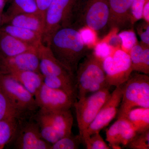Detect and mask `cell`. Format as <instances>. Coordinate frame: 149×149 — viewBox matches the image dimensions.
Listing matches in <instances>:
<instances>
[{"instance_id":"6da1fadb","label":"cell","mask_w":149,"mask_h":149,"mask_svg":"<svg viewBox=\"0 0 149 149\" xmlns=\"http://www.w3.org/2000/svg\"><path fill=\"white\" fill-rule=\"evenodd\" d=\"M47 45L58 61L74 74L89 49L84 45L78 29L73 27H62L57 30Z\"/></svg>"},{"instance_id":"7a4b0ae2","label":"cell","mask_w":149,"mask_h":149,"mask_svg":"<svg viewBox=\"0 0 149 149\" xmlns=\"http://www.w3.org/2000/svg\"><path fill=\"white\" fill-rule=\"evenodd\" d=\"M76 73V98L78 100L110 87L107 83L103 60L93 52L87 54L79 63Z\"/></svg>"},{"instance_id":"3957f363","label":"cell","mask_w":149,"mask_h":149,"mask_svg":"<svg viewBox=\"0 0 149 149\" xmlns=\"http://www.w3.org/2000/svg\"><path fill=\"white\" fill-rule=\"evenodd\" d=\"M149 108V77L148 74L131 73L125 82L118 118L125 117L130 110Z\"/></svg>"},{"instance_id":"277c9868","label":"cell","mask_w":149,"mask_h":149,"mask_svg":"<svg viewBox=\"0 0 149 149\" xmlns=\"http://www.w3.org/2000/svg\"><path fill=\"white\" fill-rule=\"evenodd\" d=\"M109 16L108 0H79L72 27L87 26L98 33L107 26Z\"/></svg>"},{"instance_id":"5b68a950","label":"cell","mask_w":149,"mask_h":149,"mask_svg":"<svg viewBox=\"0 0 149 149\" xmlns=\"http://www.w3.org/2000/svg\"><path fill=\"white\" fill-rule=\"evenodd\" d=\"M79 0H53L45 17L42 42L47 43L52 35L62 27H72Z\"/></svg>"},{"instance_id":"8992f818","label":"cell","mask_w":149,"mask_h":149,"mask_svg":"<svg viewBox=\"0 0 149 149\" xmlns=\"http://www.w3.org/2000/svg\"><path fill=\"white\" fill-rule=\"evenodd\" d=\"M0 91L15 108L28 118L39 109L35 97L9 74L0 72Z\"/></svg>"},{"instance_id":"52a82bcc","label":"cell","mask_w":149,"mask_h":149,"mask_svg":"<svg viewBox=\"0 0 149 149\" xmlns=\"http://www.w3.org/2000/svg\"><path fill=\"white\" fill-rule=\"evenodd\" d=\"M110 95L109 88H104L74 102L73 107L75 108L79 134L82 139Z\"/></svg>"},{"instance_id":"ba28073f","label":"cell","mask_w":149,"mask_h":149,"mask_svg":"<svg viewBox=\"0 0 149 149\" xmlns=\"http://www.w3.org/2000/svg\"><path fill=\"white\" fill-rule=\"evenodd\" d=\"M103 66L110 87L124 84L133 72L129 54L120 48L114 50L111 55L104 59Z\"/></svg>"},{"instance_id":"9c48e42d","label":"cell","mask_w":149,"mask_h":149,"mask_svg":"<svg viewBox=\"0 0 149 149\" xmlns=\"http://www.w3.org/2000/svg\"><path fill=\"white\" fill-rule=\"evenodd\" d=\"M125 83L116 87L114 91L111 94L109 98L104 104L95 118L83 134V142L84 139L93 133H100L117 115L122 100Z\"/></svg>"},{"instance_id":"30bf717a","label":"cell","mask_w":149,"mask_h":149,"mask_svg":"<svg viewBox=\"0 0 149 149\" xmlns=\"http://www.w3.org/2000/svg\"><path fill=\"white\" fill-rule=\"evenodd\" d=\"M28 118L19 123L13 138L15 148L18 149H50L51 144L41 136L38 123Z\"/></svg>"},{"instance_id":"8fae6325","label":"cell","mask_w":149,"mask_h":149,"mask_svg":"<svg viewBox=\"0 0 149 149\" xmlns=\"http://www.w3.org/2000/svg\"><path fill=\"white\" fill-rule=\"evenodd\" d=\"M34 97L39 110L44 112L70 109L76 101L75 97L44 83Z\"/></svg>"},{"instance_id":"7c38bea8","label":"cell","mask_w":149,"mask_h":149,"mask_svg":"<svg viewBox=\"0 0 149 149\" xmlns=\"http://www.w3.org/2000/svg\"><path fill=\"white\" fill-rule=\"evenodd\" d=\"M137 132L125 117L118 118L109 129L106 130V141L113 149L126 148L137 134Z\"/></svg>"},{"instance_id":"4fadbf2b","label":"cell","mask_w":149,"mask_h":149,"mask_svg":"<svg viewBox=\"0 0 149 149\" xmlns=\"http://www.w3.org/2000/svg\"><path fill=\"white\" fill-rule=\"evenodd\" d=\"M39 56L36 49L24 52L8 58H0V72L10 70L31 71L40 72Z\"/></svg>"},{"instance_id":"5bb4252c","label":"cell","mask_w":149,"mask_h":149,"mask_svg":"<svg viewBox=\"0 0 149 149\" xmlns=\"http://www.w3.org/2000/svg\"><path fill=\"white\" fill-rule=\"evenodd\" d=\"M133 0H108L109 16L107 26L118 30L131 27L134 23L131 12Z\"/></svg>"},{"instance_id":"9a60e30c","label":"cell","mask_w":149,"mask_h":149,"mask_svg":"<svg viewBox=\"0 0 149 149\" xmlns=\"http://www.w3.org/2000/svg\"><path fill=\"white\" fill-rule=\"evenodd\" d=\"M39 56V69L44 77L48 76L75 77L66 68L63 66L54 56L49 46L42 43L37 48Z\"/></svg>"},{"instance_id":"2e32d148","label":"cell","mask_w":149,"mask_h":149,"mask_svg":"<svg viewBox=\"0 0 149 149\" xmlns=\"http://www.w3.org/2000/svg\"><path fill=\"white\" fill-rule=\"evenodd\" d=\"M36 49L0 29V58H8Z\"/></svg>"},{"instance_id":"e0dca14e","label":"cell","mask_w":149,"mask_h":149,"mask_svg":"<svg viewBox=\"0 0 149 149\" xmlns=\"http://www.w3.org/2000/svg\"><path fill=\"white\" fill-rule=\"evenodd\" d=\"M6 24L23 27L38 32L42 36L45 27V17L38 12L18 15L11 18Z\"/></svg>"},{"instance_id":"ac0fdd59","label":"cell","mask_w":149,"mask_h":149,"mask_svg":"<svg viewBox=\"0 0 149 149\" xmlns=\"http://www.w3.org/2000/svg\"><path fill=\"white\" fill-rule=\"evenodd\" d=\"M43 112L47 115L61 139L72 134L73 118L70 109Z\"/></svg>"},{"instance_id":"d6986e66","label":"cell","mask_w":149,"mask_h":149,"mask_svg":"<svg viewBox=\"0 0 149 149\" xmlns=\"http://www.w3.org/2000/svg\"><path fill=\"white\" fill-rule=\"evenodd\" d=\"M5 73L16 79L34 97L43 84L44 76L40 72L13 70Z\"/></svg>"},{"instance_id":"ffe728a7","label":"cell","mask_w":149,"mask_h":149,"mask_svg":"<svg viewBox=\"0 0 149 149\" xmlns=\"http://www.w3.org/2000/svg\"><path fill=\"white\" fill-rule=\"evenodd\" d=\"M0 29L22 42L37 48L43 43L42 35L30 29L10 24L3 25Z\"/></svg>"},{"instance_id":"44dd1931","label":"cell","mask_w":149,"mask_h":149,"mask_svg":"<svg viewBox=\"0 0 149 149\" xmlns=\"http://www.w3.org/2000/svg\"><path fill=\"white\" fill-rule=\"evenodd\" d=\"M43 83L49 88L63 91L76 98L75 77L45 76L43 78Z\"/></svg>"},{"instance_id":"7402d4cb","label":"cell","mask_w":149,"mask_h":149,"mask_svg":"<svg viewBox=\"0 0 149 149\" xmlns=\"http://www.w3.org/2000/svg\"><path fill=\"white\" fill-rule=\"evenodd\" d=\"M137 133L149 129V108L137 107L130 110L125 117Z\"/></svg>"},{"instance_id":"603a6c76","label":"cell","mask_w":149,"mask_h":149,"mask_svg":"<svg viewBox=\"0 0 149 149\" xmlns=\"http://www.w3.org/2000/svg\"><path fill=\"white\" fill-rule=\"evenodd\" d=\"M35 118L39 124L41 136L45 141L52 145L61 139L45 113L39 110Z\"/></svg>"},{"instance_id":"cb8c5ba5","label":"cell","mask_w":149,"mask_h":149,"mask_svg":"<svg viewBox=\"0 0 149 149\" xmlns=\"http://www.w3.org/2000/svg\"><path fill=\"white\" fill-rule=\"evenodd\" d=\"M37 10L36 0H12L7 11L5 14H3V24L17 15L35 12Z\"/></svg>"},{"instance_id":"d4e9b609","label":"cell","mask_w":149,"mask_h":149,"mask_svg":"<svg viewBox=\"0 0 149 149\" xmlns=\"http://www.w3.org/2000/svg\"><path fill=\"white\" fill-rule=\"evenodd\" d=\"M13 119L0 121V149L13 139L20 121Z\"/></svg>"},{"instance_id":"484cf974","label":"cell","mask_w":149,"mask_h":149,"mask_svg":"<svg viewBox=\"0 0 149 149\" xmlns=\"http://www.w3.org/2000/svg\"><path fill=\"white\" fill-rule=\"evenodd\" d=\"M13 106L5 95L0 91V121L26 119Z\"/></svg>"},{"instance_id":"4316f807","label":"cell","mask_w":149,"mask_h":149,"mask_svg":"<svg viewBox=\"0 0 149 149\" xmlns=\"http://www.w3.org/2000/svg\"><path fill=\"white\" fill-rule=\"evenodd\" d=\"M81 143L83 142L81 136L79 134L74 136L72 133L52 144L50 149H77Z\"/></svg>"},{"instance_id":"83f0119b","label":"cell","mask_w":149,"mask_h":149,"mask_svg":"<svg viewBox=\"0 0 149 149\" xmlns=\"http://www.w3.org/2000/svg\"><path fill=\"white\" fill-rule=\"evenodd\" d=\"M143 45L141 42L131 49L129 55L133 71L142 72V64L143 59Z\"/></svg>"},{"instance_id":"f1b7e54d","label":"cell","mask_w":149,"mask_h":149,"mask_svg":"<svg viewBox=\"0 0 149 149\" xmlns=\"http://www.w3.org/2000/svg\"><path fill=\"white\" fill-rule=\"evenodd\" d=\"M118 35L121 40V49L128 54L131 49L139 43L133 29L123 30L118 33Z\"/></svg>"},{"instance_id":"f546056e","label":"cell","mask_w":149,"mask_h":149,"mask_svg":"<svg viewBox=\"0 0 149 149\" xmlns=\"http://www.w3.org/2000/svg\"><path fill=\"white\" fill-rule=\"evenodd\" d=\"M78 30L84 45L89 49L94 48L99 41L98 33L87 26H83Z\"/></svg>"},{"instance_id":"4dcf8cb0","label":"cell","mask_w":149,"mask_h":149,"mask_svg":"<svg viewBox=\"0 0 149 149\" xmlns=\"http://www.w3.org/2000/svg\"><path fill=\"white\" fill-rule=\"evenodd\" d=\"M83 144L87 149H110L111 148L105 142L100 133H93L84 139Z\"/></svg>"},{"instance_id":"1f68e13d","label":"cell","mask_w":149,"mask_h":149,"mask_svg":"<svg viewBox=\"0 0 149 149\" xmlns=\"http://www.w3.org/2000/svg\"><path fill=\"white\" fill-rule=\"evenodd\" d=\"M126 148L131 149H149V129L143 133H137Z\"/></svg>"},{"instance_id":"d6a6232c","label":"cell","mask_w":149,"mask_h":149,"mask_svg":"<svg viewBox=\"0 0 149 149\" xmlns=\"http://www.w3.org/2000/svg\"><path fill=\"white\" fill-rule=\"evenodd\" d=\"M93 49V53L102 60L111 55L114 50L106 42L102 40L99 41Z\"/></svg>"},{"instance_id":"836d02e7","label":"cell","mask_w":149,"mask_h":149,"mask_svg":"<svg viewBox=\"0 0 149 149\" xmlns=\"http://www.w3.org/2000/svg\"><path fill=\"white\" fill-rule=\"evenodd\" d=\"M119 31L117 28L110 29L109 33L102 40L106 42L114 50L121 49V40L118 35Z\"/></svg>"},{"instance_id":"e575fe53","label":"cell","mask_w":149,"mask_h":149,"mask_svg":"<svg viewBox=\"0 0 149 149\" xmlns=\"http://www.w3.org/2000/svg\"><path fill=\"white\" fill-rule=\"evenodd\" d=\"M147 0H133L131 12L134 24L137 21L143 19V10Z\"/></svg>"},{"instance_id":"d590c367","label":"cell","mask_w":149,"mask_h":149,"mask_svg":"<svg viewBox=\"0 0 149 149\" xmlns=\"http://www.w3.org/2000/svg\"><path fill=\"white\" fill-rule=\"evenodd\" d=\"M137 30L141 39V43L149 46V23L145 21L140 22L137 26Z\"/></svg>"},{"instance_id":"8d00e7d4","label":"cell","mask_w":149,"mask_h":149,"mask_svg":"<svg viewBox=\"0 0 149 149\" xmlns=\"http://www.w3.org/2000/svg\"><path fill=\"white\" fill-rule=\"evenodd\" d=\"M143 45V60L142 64V73L148 75L149 74V46Z\"/></svg>"},{"instance_id":"74e56055","label":"cell","mask_w":149,"mask_h":149,"mask_svg":"<svg viewBox=\"0 0 149 149\" xmlns=\"http://www.w3.org/2000/svg\"><path fill=\"white\" fill-rule=\"evenodd\" d=\"M53 0H36L37 10L45 17L46 11Z\"/></svg>"},{"instance_id":"f35d334b","label":"cell","mask_w":149,"mask_h":149,"mask_svg":"<svg viewBox=\"0 0 149 149\" xmlns=\"http://www.w3.org/2000/svg\"><path fill=\"white\" fill-rule=\"evenodd\" d=\"M143 19L144 21L149 23V1L146 3L143 9Z\"/></svg>"},{"instance_id":"ab89813d","label":"cell","mask_w":149,"mask_h":149,"mask_svg":"<svg viewBox=\"0 0 149 149\" xmlns=\"http://www.w3.org/2000/svg\"><path fill=\"white\" fill-rule=\"evenodd\" d=\"M147 1H149V0H147Z\"/></svg>"},{"instance_id":"60d3db41","label":"cell","mask_w":149,"mask_h":149,"mask_svg":"<svg viewBox=\"0 0 149 149\" xmlns=\"http://www.w3.org/2000/svg\"><path fill=\"white\" fill-rule=\"evenodd\" d=\"M6 1H7L8 0H6Z\"/></svg>"}]
</instances>
